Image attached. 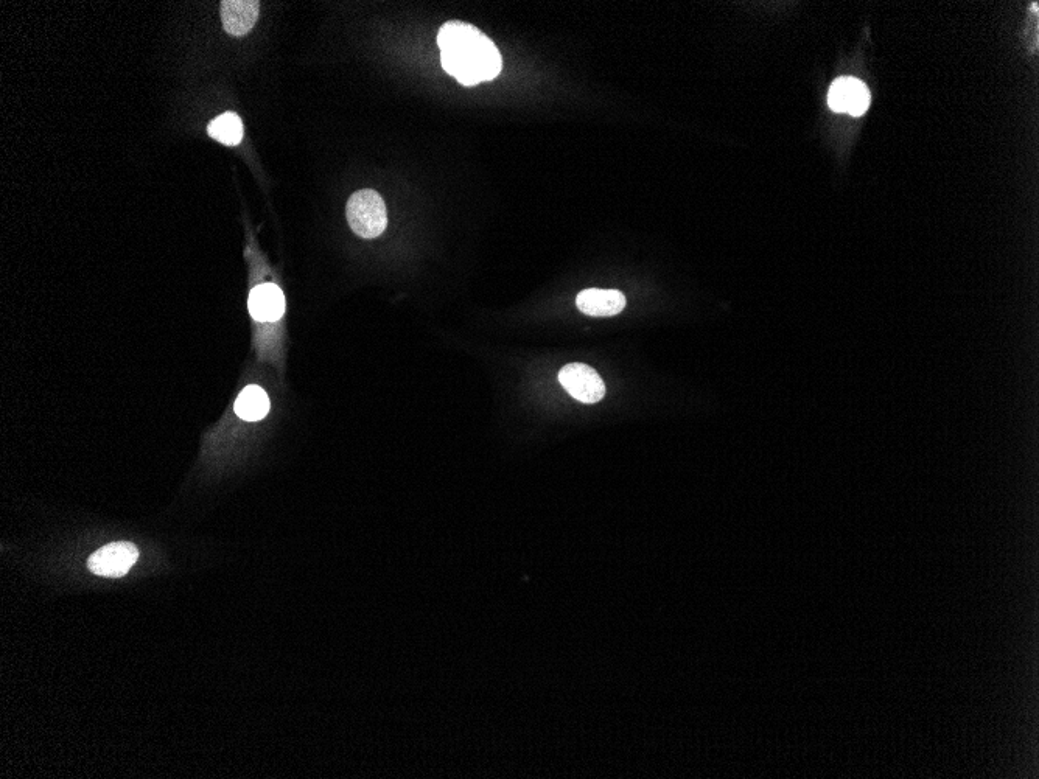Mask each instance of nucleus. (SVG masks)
<instances>
[{
  "instance_id": "f257e3e1",
  "label": "nucleus",
  "mask_w": 1039,
  "mask_h": 779,
  "mask_svg": "<svg viewBox=\"0 0 1039 779\" xmlns=\"http://www.w3.org/2000/svg\"><path fill=\"white\" fill-rule=\"evenodd\" d=\"M438 46L445 72L464 86L495 80L503 69L495 42L467 22H445L438 33Z\"/></svg>"
},
{
  "instance_id": "f03ea898",
  "label": "nucleus",
  "mask_w": 1039,
  "mask_h": 779,
  "mask_svg": "<svg viewBox=\"0 0 1039 779\" xmlns=\"http://www.w3.org/2000/svg\"><path fill=\"white\" fill-rule=\"evenodd\" d=\"M346 217L352 231L368 240L380 237L388 228L385 201L374 190H360L350 196Z\"/></svg>"
},
{
  "instance_id": "7ed1b4c3",
  "label": "nucleus",
  "mask_w": 1039,
  "mask_h": 779,
  "mask_svg": "<svg viewBox=\"0 0 1039 779\" xmlns=\"http://www.w3.org/2000/svg\"><path fill=\"white\" fill-rule=\"evenodd\" d=\"M560 385L581 403H598L606 395V385L598 372L587 364L573 363L562 367L559 372Z\"/></svg>"
},
{
  "instance_id": "20e7f679",
  "label": "nucleus",
  "mask_w": 1039,
  "mask_h": 779,
  "mask_svg": "<svg viewBox=\"0 0 1039 779\" xmlns=\"http://www.w3.org/2000/svg\"><path fill=\"white\" fill-rule=\"evenodd\" d=\"M139 559V549L130 542H114L94 552L88 560V568L100 577H119L128 574Z\"/></svg>"
},
{
  "instance_id": "39448f33",
  "label": "nucleus",
  "mask_w": 1039,
  "mask_h": 779,
  "mask_svg": "<svg viewBox=\"0 0 1039 779\" xmlns=\"http://www.w3.org/2000/svg\"><path fill=\"white\" fill-rule=\"evenodd\" d=\"M828 105L833 111L847 112L850 116L859 117L870 106V91L858 78H839L831 86Z\"/></svg>"
},
{
  "instance_id": "423d86ee",
  "label": "nucleus",
  "mask_w": 1039,
  "mask_h": 779,
  "mask_svg": "<svg viewBox=\"0 0 1039 779\" xmlns=\"http://www.w3.org/2000/svg\"><path fill=\"white\" fill-rule=\"evenodd\" d=\"M248 308L256 321H279L285 313L284 291L274 283H262L249 294Z\"/></svg>"
},
{
  "instance_id": "0eeeda50",
  "label": "nucleus",
  "mask_w": 1039,
  "mask_h": 779,
  "mask_svg": "<svg viewBox=\"0 0 1039 779\" xmlns=\"http://www.w3.org/2000/svg\"><path fill=\"white\" fill-rule=\"evenodd\" d=\"M576 305L584 315L609 318L624 310L626 297L620 291L590 288V290H584L578 294Z\"/></svg>"
},
{
  "instance_id": "6e6552de",
  "label": "nucleus",
  "mask_w": 1039,
  "mask_h": 779,
  "mask_svg": "<svg viewBox=\"0 0 1039 779\" xmlns=\"http://www.w3.org/2000/svg\"><path fill=\"white\" fill-rule=\"evenodd\" d=\"M259 11L260 4L256 0H224L221 2L224 30L232 36L246 35L256 25Z\"/></svg>"
},
{
  "instance_id": "1a4fd4ad",
  "label": "nucleus",
  "mask_w": 1039,
  "mask_h": 779,
  "mask_svg": "<svg viewBox=\"0 0 1039 779\" xmlns=\"http://www.w3.org/2000/svg\"><path fill=\"white\" fill-rule=\"evenodd\" d=\"M270 399L259 386H248L238 395L235 414L246 422H259L270 411Z\"/></svg>"
},
{
  "instance_id": "9d476101",
  "label": "nucleus",
  "mask_w": 1039,
  "mask_h": 779,
  "mask_svg": "<svg viewBox=\"0 0 1039 779\" xmlns=\"http://www.w3.org/2000/svg\"><path fill=\"white\" fill-rule=\"evenodd\" d=\"M207 133L212 139L228 147H235L243 139V123L235 112H224L207 126Z\"/></svg>"
}]
</instances>
